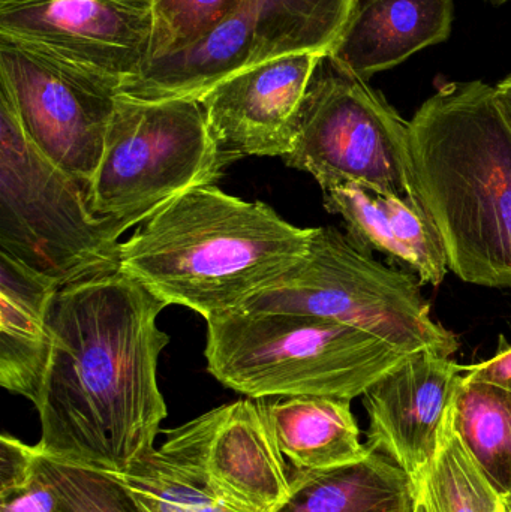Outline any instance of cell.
I'll list each match as a JSON object with an SVG mask.
<instances>
[{
	"label": "cell",
	"instance_id": "cell-1",
	"mask_svg": "<svg viewBox=\"0 0 511 512\" xmlns=\"http://www.w3.org/2000/svg\"><path fill=\"white\" fill-rule=\"evenodd\" d=\"M164 301L114 270L68 283L51 309V351L35 403L38 450L71 465L123 472L155 450L167 418L158 358L170 336Z\"/></svg>",
	"mask_w": 511,
	"mask_h": 512
},
{
	"label": "cell",
	"instance_id": "cell-2",
	"mask_svg": "<svg viewBox=\"0 0 511 512\" xmlns=\"http://www.w3.org/2000/svg\"><path fill=\"white\" fill-rule=\"evenodd\" d=\"M410 150L449 270L471 285L511 286V125L495 87H438L410 120Z\"/></svg>",
	"mask_w": 511,
	"mask_h": 512
},
{
	"label": "cell",
	"instance_id": "cell-3",
	"mask_svg": "<svg viewBox=\"0 0 511 512\" xmlns=\"http://www.w3.org/2000/svg\"><path fill=\"white\" fill-rule=\"evenodd\" d=\"M261 201L240 200L216 185L189 189L120 243L119 271L167 306L204 319L239 309L287 273L311 243Z\"/></svg>",
	"mask_w": 511,
	"mask_h": 512
},
{
	"label": "cell",
	"instance_id": "cell-4",
	"mask_svg": "<svg viewBox=\"0 0 511 512\" xmlns=\"http://www.w3.org/2000/svg\"><path fill=\"white\" fill-rule=\"evenodd\" d=\"M410 357L359 328L314 316L233 310L207 319V370L251 399L353 400Z\"/></svg>",
	"mask_w": 511,
	"mask_h": 512
},
{
	"label": "cell",
	"instance_id": "cell-5",
	"mask_svg": "<svg viewBox=\"0 0 511 512\" xmlns=\"http://www.w3.org/2000/svg\"><path fill=\"white\" fill-rule=\"evenodd\" d=\"M422 283L360 251L333 227L314 228L306 255L237 310L294 313L366 331L405 354L452 357L459 339L432 318Z\"/></svg>",
	"mask_w": 511,
	"mask_h": 512
},
{
	"label": "cell",
	"instance_id": "cell-6",
	"mask_svg": "<svg viewBox=\"0 0 511 512\" xmlns=\"http://www.w3.org/2000/svg\"><path fill=\"white\" fill-rule=\"evenodd\" d=\"M120 233L27 138L0 90V252L60 286L119 270Z\"/></svg>",
	"mask_w": 511,
	"mask_h": 512
},
{
	"label": "cell",
	"instance_id": "cell-7",
	"mask_svg": "<svg viewBox=\"0 0 511 512\" xmlns=\"http://www.w3.org/2000/svg\"><path fill=\"white\" fill-rule=\"evenodd\" d=\"M230 164L200 99L143 101L120 93L87 203L123 234L189 189L215 185Z\"/></svg>",
	"mask_w": 511,
	"mask_h": 512
},
{
	"label": "cell",
	"instance_id": "cell-8",
	"mask_svg": "<svg viewBox=\"0 0 511 512\" xmlns=\"http://www.w3.org/2000/svg\"><path fill=\"white\" fill-rule=\"evenodd\" d=\"M288 167L311 174L323 191L356 185L420 204L410 122L365 80L339 72L324 56L300 107Z\"/></svg>",
	"mask_w": 511,
	"mask_h": 512
},
{
	"label": "cell",
	"instance_id": "cell-9",
	"mask_svg": "<svg viewBox=\"0 0 511 512\" xmlns=\"http://www.w3.org/2000/svg\"><path fill=\"white\" fill-rule=\"evenodd\" d=\"M360 0H245L182 53L153 60L120 93L143 101L201 99L231 75L297 53L329 54Z\"/></svg>",
	"mask_w": 511,
	"mask_h": 512
},
{
	"label": "cell",
	"instance_id": "cell-10",
	"mask_svg": "<svg viewBox=\"0 0 511 512\" xmlns=\"http://www.w3.org/2000/svg\"><path fill=\"white\" fill-rule=\"evenodd\" d=\"M120 81L51 54L0 39V90L27 138L89 188L120 95Z\"/></svg>",
	"mask_w": 511,
	"mask_h": 512
},
{
	"label": "cell",
	"instance_id": "cell-11",
	"mask_svg": "<svg viewBox=\"0 0 511 512\" xmlns=\"http://www.w3.org/2000/svg\"><path fill=\"white\" fill-rule=\"evenodd\" d=\"M155 0H0V39L120 84L150 60ZM122 89V87H120Z\"/></svg>",
	"mask_w": 511,
	"mask_h": 512
},
{
	"label": "cell",
	"instance_id": "cell-12",
	"mask_svg": "<svg viewBox=\"0 0 511 512\" xmlns=\"http://www.w3.org/2000/svg\"><path fill=\"white\" fill-rule=\"evenodd\" d=\"M161 448L234 510L275 512L290 496L291 474L261 399L212 409L170 430Z\"/></svg>",
	"mask_w": 511,
	"mask_h": 512
},
{
	"label": "cell",
	"instance_id": "cell-13",
	"mask_svg": "<svg viewBox=\"0 0 511 512\" xmlns=\"http://www.w3.org/2000/svg\"><path fill=\"white\" fill-rule=\"evenodd\" d=\"M327 54L297 53L221 81L200 99L210 135L231 162L291 152L312 77Z\"/></svg>",
	"mask_w": 511,
	"mask_h": 512
},
{
	"label": "cell",
	"instance_id": "cell-14",
	"mask_svg": "<svg viewBox=\"0 0 511 512\" xmlns=\"http://www.w3.org/2000/svg\"><path fill=\"white\" fill-rule=\"evenodd\" d=\"M464 367L444 355L419 352L363 394L368 445L419 484L437 457L456 384Z\"/></svg>",
	"mask_w": 511,
	"mask_h": 512
},
{
	"label": "cell",
	"instance_id": "cell-15",
	"mask_svg": "<svg viewBox=\"0 0 511 512\" xmlns=\"http://www.w3.org/2000/svg\"><path fill=\"white\" fill-rule=\"evenodd\" d=\"M324 209L341 216L347 237L365 254L380 252L422 285L440 286L449 273L437 228L422 204L356 185L323 191Z\"/></svg>",
	"mask_w": 511,
	"mask_h": 512
},
{
	"label": "cell",
	"instance_id": "cell-16",
	"mask_svg": "<svg viewBox=\"0 0 511 512\" xmlns=\"http://www.w3.org/2000/svg\"><path fill=\"white\" fill-rule=\"evenodd\" d=\"M453 17V0H365L327 57L342 74L368 81L447 41Z\"/></svg>",
	"mask_w": 511,
	"mask_h": 512
},
{
	"label": "cell",
	"instance_id": "cell-17",
	"mask_svg": "<svg viewBox=\"0 0 511 512\" xmlns=\"http://www.w3.org/2000/svg\"><path fill=\"white\" fill-rule=\"evenodd\" d=\"M62 288L0 252V385L35 405L51 351V309Z\"/></svg>",
	"mask_w": 511,
	"mask_h": 512
},
{
	"label": "cell",
	"instance_id": "cell-18",
	"mask_svg": "<svg viewBox=\"0 0 511 512\" xmlns=\"http://www.w3.org/2000/svg\"><path fill=\"white\" fill-rule=\"evenodd\" d=\"M264 411L279 450L297 471H327L365 459L351 400L323 396L267 397Z\"/></svg>",
	"mask_w": 511,
	"mask_h": 512
},
{
	"label": "cell",
	"instance_id": "cell-19",
	"mask_svg": "<svg viewBox=\"0 0 511 512\" xmlns=\"http://www.w3.org/2000/svg\"><path fill=\"white\" fill-rule=\"evenodd\" d=\"M414 481L389 457L365 459L327 471L291 474V493L275 512H419Z\"/></svg>",
	"mask_w": 511,
	"mask_h": 512
},
{
	"label": "cell",
	"instance_id": "cell-20",
	"mask_svg": "<svg viewBox=\"0 0 511 512\" xmlns=\"http://www.w3.org/2000/svg\"><path fill=\"white\" fill-rule=\"evenodd\" d=\"M464 442L501 499L511 496V391L461 376L449 408Z\"/></svg>",
	"mask_w": 511,
	"mask_h": 512
},
{
	"label": "cell",
	"instance_id": "cell-21",
	"mask_svg": "<svg viewBox=\"0 0 511 512\" xmlns=\"http://www.w3.org/2000/svg\"><path fill=\"white\" fill-rule=\"evenodd\" d=\"M141 512H240L222 501L200 475L164 448L123 472H111Z\"/></svg>",
	"mask_w": 511,
	"mask_h": 512
},
{
	"label": "cell",
	"instance_id": "cell-22",
	"mask_svg": "<svg viewBox=\"0 0 511 512\" xmlns=\"http://www.w3.org/2000/svg\"><path fill=\"white\" fill-rule=\"evenodd\" d=\"M416 487L422 512H497L501 504L456 435L449 414L437 457Z\"/></svg>",
	"mask_w": 511,
	"mask_h": 512
},
{
	"label": "cell",
	"instance_id": "cell-23",
	"mask_svg": "<svg viewBox=\"0 0 511 512\" xmlns=\"http://www.w3.org/2000/svg\"><path fill=\"white\" fill-rule=\"evenodd\" d=\"M243 2L245 0H155L149 63L188 50L224 23Z\"/></svg>",
	"mask_w": 511,
	"mask_h": 512
},
{
	"label": "cell",
	"instance_id": "cell-24",
	"mask_svg": "<svg viewBox=\"0 0 511 512\" xmlns=\"http://www.w3.org/2000/svg\"><path fill=\"white\" fill-rule=\"evenodd\" d=\"M38 466L56 490L63 512H141L111 472L60 462L41 451Z\"/></svg>",
	"mask_w": 511,
	"mask_h": 512
},
{
	"label": "cell",
	"instance_id": "cell-25",
	"mask_svg": "<svg viewBox=\"0 0 511 512\" xmlns=\"http://www.w3.org/2000/svg\"><path fill=\"white\" fill-rule=\"evenodd\" d=\"M39 460V459H38ZM0 512H63L56 490L38 474L29 483L11 492L0 493Z\"/></svg>",
	"mask_w": 511,
	"mask_h": 512
},
{
	"label": "cell",
	"instance_id": "cell-26",
	"mask_svg": "<svg viewBox=\"0 0 511 512\" xmlns=\"http://www.w3.org/2000/svg\"><path fill=\"white\" fill-rule=\"evenodd\" d=\"M464 372L470 381L489 382L511 391V345L500 349L489 360L464 367Z\"/></svg>",
	"mask_w": 511,
	"mask_h": 512
},
{
	"label": "cell",
	"instance_id": "cell-27",
	"mask_svg": "<svg viewBox=\"0 0 511 512\" xmlns=\"http://www.w3.org/2000/svg\"><path fill=\"white\" fill-rule=\"evenodd\" d=\"M495 90H497L498 102H500L501 108H503L504 114H506L511 125V74L503 78L495 86Z\"/></svg>",
	"mask_w": 511,
	"mask_h": 512
},
{
	"label": "cell",
	"instance_id": "cell-28",
	"mask_svg": "<svg viewBox=\"0 0 511 512\" xmlns=\"http://www.w3.org/2000/svg\"><path fill=\"white\" fill-rule=\"evenodd\" d=\"M503 505H504V510H506V512H511V496H510V498L503 499Z\"/></svg>",
	"mask_w": 511,
	"mask_h": 512
},
{
	"label": "cell",
	"instance_id": "cell-29",
	"mask_svg": "<svg viewBox=\"0 0 511 512\" xmlns=\"http://www.w3.org/2000/svg\"><path fill=\"white\" fill-rule=\"evenodd\" d=\"M497 512H506V510H504L503 499H501V504H500V507H498Z\"/></svg>",
	"mask_w": 511,
	"mask_h": 512
},
{
	"label": "cell",
	"instance_id": "cell-30",
	"mask_svg": "<svg viewBox=\"0 0 511 512\" xmlns=\"http://www.w3.org/2000/svg\"><path fill=\"white\" fill-rule=\"evenodd\" d=\"M489 2H494V3H506V2H509V0H489Z\"/></svg>",
	"mask_w": 511,
	"mask_h": 512
},
{
	"label": "cell",
	"instance_id": "cell-31",
	"mask_svg": "<svg viewBox=\"0 0 511 512\" xmlns=\"http://www.w3.org/2000/svg\"><path fill=\"white\" fill-rule=\"evenodd\" d=\"M419 512H422V511H419Z\"/></svg>",
	"mask_w": 511,
	"mask_h": 512
}]
</instances>
